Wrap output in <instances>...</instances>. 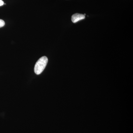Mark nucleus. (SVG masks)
Here are the masks:
<instances>
[{"mask_svg":"<svg viewBox=\"0 0 133 133\" xmlns=\"http://www.w3.org/2000/svg\"><path fill=\"white\" fill-rule=\"evenodd\" d=\"M48 58L46 56H43L38 59L36 63L34 68V71L36 74L39 75L43 71L48 64Z\"/></svg>","mask_w":133,"mask_h":133,"instance_id":"1","label":"nucleus"},{"mask_svg":"<svg viewBox=\"0 0 133 133\" xmlns=\"http://www.w3.org/2000/svg\"><path fill=\"white\" fill-rule=\"evenodd\" d=\"M85 18L84 15L82 14H74L72 16L71 20L72 22L76 23L77 22L81 20H83Z\"/></svg>","mask_w":133,"mask_h":133,"instance_id":"2","label":"nucleus"},{"mask_svg":"<svg viewBox=\"0 0 133 133\" xmlns=\"http://www.w3.org/2000/svg\"><path fill=\"white\" fill-rule=\"evenodd\" d=\"M5 25V22L2 19H0V28L3 27Z\"/></svg>","mask_w":133,"mask_h":133,"instance_id":"3","label":"nucleus"},{"mask_svg":"<svg viewBox=\"0 0 133 133\" xmlns=\"http://www.w3.org/2000/svg\"><path fill=\"white\" fill-rule=\"evenodd\" d=\"M4 3L3 1H2V0H0V6H2V5H4Z\"/></svg>","mask_w":133,"mask_h":133,"instance_id":"4","label":"nucleus"}]
</instances>
